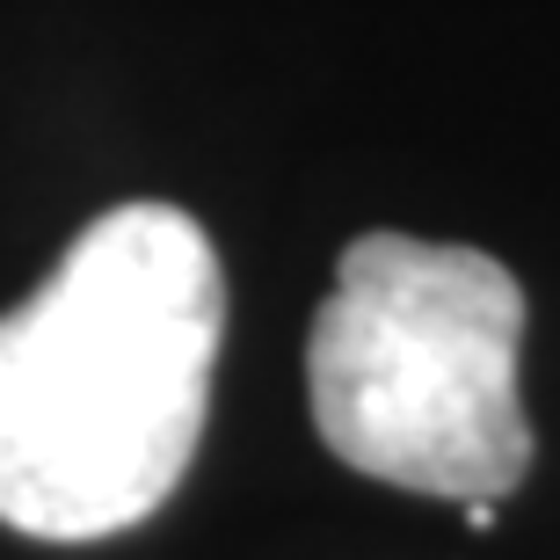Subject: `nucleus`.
<instances>
[{
	"mask_svg": "<svg viewBox=\"0 0 560 560\" xmlns=\"http://www.w3.org/2000/svg\"><path fill=\"white\" fill-rule=\"evenodd\" d=\"M226 342L211 233L175 205H117L0 313V524L109 539L183 488Z\"/></svg>",
	"mask_w": 560,
	"mask_h": 560,
	"instance_id": "nucleus-1",
	"label": "nucleus"
},
{
	"mask_svg": "<svg viewBox=\"0 0 560 560\" xmlns=\"http://www.w3.org/2000/svg\"><path fill=\"white\" fill-rule=\"evenodd\" d=\"M517 357L524 284L495 255L364 233L306 335L313 430L386 488L502 502L532 474Z\"/></svg>",
	"mask_w": 560,
	"mask_h": 560,
	"instance_id": "nucleus-2",
	"label": "nucleus"
}]
</instances>
